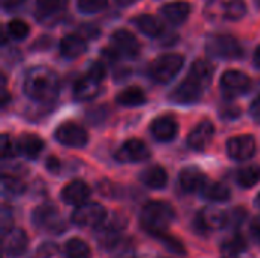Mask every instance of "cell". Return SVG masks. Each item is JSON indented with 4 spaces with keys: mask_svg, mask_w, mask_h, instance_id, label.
<instances>
[{
    "mask_svg": "<svg viewBox=\"0 0 260 258\" xmlns=\"http://www.w3.org/2000/svg\"><path fill=\"white\" fill-rule=\"evenodd\" d=\"M254 64L257 68H260V46L256 49V53H254Z\"/></svg>",
    "mask_w": 260,
    "mask_h": 258,
    "instance_id": "cell-46",
    "label": "cell"
},
{
    "mask_svg": "<svg viewBox=\"0 0 260 258\" xmlns=\"http://www.w3.org/2000/svg\"><path fill=\"white\" fill-rule=\"evenodd\" d=\"M236 181L244 189H251L260 181V166L251 164L241 169L236 175Z\"/></svg>",
    "mask_w": 260,
    "mask_h": 258,
    "instance_id": "cell-31",
    "label": "cell"
},
{
    "mask_svg": "<svg viewBox=\"0 0 260 258\" xmlns=\"http://www.w3.org/2000/svg\"><path fill=\"white\" fill-rule=\"evenodd\" d=\"M189 76L193 78L204 88H207L213 78V65L206 59H198L197 62H193V65L189 71Z\"/></svg>",
    "mask_w": 260,
    "mask_h": 258,
    "instance_id": "cell-25",
    "label": "cell"
},
{
    "mask_svg": "<svg viewBox=\"0 0 260 258\" xmlns=\"http://www.w3.org/2000/svg\"><path fill=\"white\" fill-rule=\"evenodd\" d=\"M190 14V5L184 0L168 3L161 8V15L171 23V24H181L187 20Z\"/></svg>",
    "mask_w": 260,
    "mask_h": 258,
    "instance_id": "cell-21",
    "label": "cell"
},
{
    "mask_svg": "<svg viewBox=\"0 0 260 258\" xmlns=\"http://www.w3.org/2000/svg\"><path fill=\"white\" fill-rule=\"evenodd\" d=\"M157 239H158L168 249H171L174 254H178V255H184V254H186L184 246H183V243H181L178 239H175V237H172V236H168L166 233H165V234H160Z\"/></svg>",
    "mask_w": 260,
    "mask_h": 258,
    "instance_id": "cell-37",
    "label": "cell"
},
{
    "mask_svg": "<svg viewBox=\"0 0 260 258\" xmlns=\"http://www.w3.org/2000/svg\"><path fill=\"white\" fill-rule=\"evenodd\" d=\"M149 149L148 146L142 141V140H137V138H133V140H128L125 141L117 154H116V160L122 161V163H140V161H145L149 158Z\"/></svg>",
    "mask_w": 260,
    "mask_h": 258,
    "instance_id": "cell-12",
    "label": "cell"
},
{
    "mask_svg": "<svg viewBox=\"0 0 260 258\" xmlns=\"http://www.w3.org/2000/svg\"><path fill=\"white\" fill-rule=\"evenodd\" d=\"M26 0H2L3 9H17L20 8Z\"/></svg>",
    "mask_w": 260,
    "mask_h": 258,
    "instance_id": "cell-45",
    "label": "cell"
},
{
    "mask_svg": "<svg viewBox=\"0 0 260 258\" xmlns=\"http://www.w3.org/2000/svg\"><path fill=\"white\" fill-rule=\"evenodd\" d=\"M229 222V214L219 208L215 207H207L200 211L197 216V228L201 231H212V230H221L227 227Z\"/></svg>",
    "mask_w": 260,
    "mask_h": 258,
    "instance_id": "cell-13",
    "label": "cell"
},
{
    "mask_svg": "<svg viewBox=\"0 0 260 258\" xmlns=\"http://www.w3.org/2000/svg\"><path fill=\"white\" fill-rule=\"evenodd\" d=\"M8 33L15 40H23L29 33V26L23 20H12L8 23Z\"/></svg>",
    "mask_w": 260,
    "mask_h": 258,
    "instance_id": "cell-35",
    "label": "cell"
},
{
    "mask_svg": "<svg viewBox=\"0 0 260 258\" xmlns=\"http://www.w3.org/2000/svg\"><path fill=\"white\" fill-rule=\"evenodd\" d=\"M12 230V213L8 207H3L2 210V236Z\"/></svg>",
    "mask_w": 260,
    "mask_h": 258,
    "instance_id": "cell-40",
    "label": "cell"
},
{
    "mask_svg": "<svg viewBox=\"0 0 260 258\" xmlns=\"http://www.w3.org/2000/svg\"><path fill=\"white\" fill-rule=\"evenodd\" d=\"M184 65V58L178 53H166L161 55L160 58H157L151 67H149V73L151 76L158 81V82H171L178 71L183 68Z\"/></svg>",
    "mask_w": 260,
    "mask_h": 258,
    "instance_id": "cell-5",
    "label": "cell"
},
{
    "mask_svg": "<svg viewBox=\"0 0 260 258\" xmlns=\"http://www.w3.org/2000/svg\"><path fill=\"white\" fill-rule=\"evenodd\" d=\"M87 50V43L82 36L79 35H66L62 40H61V44H59V52L62 56L66 58H78L81 56L84 52Z\"/></svg>",
    "mask_w": 260,
    "mask_h": 258,
    "instance_id": "cell-22",
    "label": "cell"
},
{
    "mask_svg": "<svg viewBox=\"0 0 260 258\" xmlns=\"http://www.w3.org/2000/svg\"><path fill=\"white\" fill-rule=\"evenodd\" d=\"M250 114L251 117L254 119V122L260 123V96L251 103V108H250Z\"/></svg>",
    "mask_w": 260,
    "mask_h": 258,
    "instance_id": "cell-43",
    "label": "cell"
},
{
    "mask_svg": "<svg viewBox=\"0 0 260 258\" xmlns=\"http://www.w3.org/2000/svg\"><path fill=\"white\" fill-rule=\"evenodd\" d=\"M151 132L158 141H171L175 138V135L178 132V125L174 117L161 116L154 120V123L151 126Z\"/></svg>",
    "mask_w": 260,
    "mask_h": 258,
    "instance_id": "cell-18",
    "label": "cell"
},
{
    "mask_svg": "<svg viewBox=\"0 0 260 258\" xmlns=\"http://www.w3.org/2000/svg\"><path fill=\"white\" fill-rule=\"evenodd\" d=\"M245 217H247V211H245L244 208H235V210L229 214L227 227H229V225H232V227L238 228L239 225H242V224H244Z\"/></svg>",
    "mask_w": 260,
    "mask_h": 258,
    "instance_id": "cell-39",
    "label": "cell"
},
{
    "mask_svg": "<svg viewBox=\"0 0 260 258\" xmlns=\"http://www.w3.org/2000/svg\"><path fill=\"white\" fill-rule=\"evenodd\" d=\"M101 91V81L87 73V76L81 78L73 88V94L78 100H90L96 97Z\"/></svg>",
    "mask_w": 260,
    "mask_h": 258,
    "instance_id": "cell-20",
    "label": "cell"
},
{
    "mask_svg": "<svg viewBox=\"0 0 260 258\" xmlns=\"http://www.w3.org/2000/svg\"><path fill=\"white\" fill-rule=\"evenodd\" d=\"M98 240H99V245L104 248V249H114L119 243H120V233H119V228L116 225H107L104 227L101 231H99V236H98Z\"/></svg>",
    "mask_w": 260,
    "mask_h": 258,
    "instance_id": "cell-32",
    "label": "cell"
},
{
    "mask_svg": "<svg viewBox=\"0 0 260 258\" xmlns=\"http://www.w3.org/2000/svg\"><path fill=\"white\" fill-rule=\"evenodd\" d=\"M66 258H90V248L81 239H70L64 246Z\"/></svg>",
    "mask_w": 260,
    "mask_h": 258,
    "instance_id": "cell-33",
    "label": "cell"
},
{
    "mask_svg": "<svg viewBox=\"0 0 260 258\" xmlns=\"http://www.w3.org/2000/svg\"><path fill=\"white\" fill-rule=\"evenodd\" d=\"M2 186H3L5 193L12 195V196H18V195L24 193V190H26L24 182L20 181L18 178H14V176H3Z\"/></svg>",
    "mask_w": 260,
    "mask_h": 258,
    "instance_id": "cell-34",
    "label": "cell"
},
{
    "mask_svg": "<svg viewBox=\"0 0 260 258\" xmlns=\"http://www.w3.org/2000/svg\"><path fill=\"white\" fill-rule=\"evenodd\" d=\"M55 138L61 144L69 148H84L88 143V135L85 129L72 122L61 125L55 132Z\"/></svg>",
    "mask_w": 260,
    "mask_h": 258,
    "instance_id": "cell-9",
    "label": "cell"
},
{
    "mask_svg": "<svg viewBox=\"0 0 260 258\" xmlns=\"http://www.w3.org/2000/svg\"><path fill=\"white\" fill-rule=\"evenodd\" d=\"M32 224L35 228L47 233H61L64 222L59 216V211L56 207L50 204L40 205L32 213Z\"/></svg>",
    "mask_w": 260,
    "mask_h": 258,
    "instance_id": "cell-7",
    "label": "cell"
},
{
    "mask_svg": "<svg viewBox=\"0 0 260 258\" xmlns=\"http://www.w3.org/2000/svg\"><path fill=\"white\" fill-rule=\"evenodd\" d=\"M250 234H251V237L260 243V216L259 217H256L253 222H251V225H250Z\"/></svg>",
    "mask_w": 260,
    "mask_h": 258,
    "instance_id": "cell-42",
    "label": "cell"
},
{
    "mask_svg": "<svg viewBox=\"0 0 260 258\" xmlns=\"http://www.w3.org/2000/svg\"><path fill=\"white\" fill-rule=\"evenodd\" d=\"M46 167H47V170H49V172L56 173V172L61 169V163H59V160H56L55 157H50V158H47Z\"/></svg>",
    "mask_w": 260,
    "mask_h": 258,
    "instance_id": "cell-44",
    "label": "cell"
},
{
    "mask_svg": "<svg viewBox=\"0 0 260 258\" xmlns=\"http://www.w3.org/2000/svg\"><path fill=\"white\" fill-rule=\"evenodd\" d=\"M88 75H91V76L98 78L99 81H102L105 78V67L101 62H93L90 70H88Z\"/></svg>",
    "mask_w": 260,
    "mask_h": 258,
    "instance_id": "cell-41",
    "label": "cell"
},
{
    "mask_svg": "<svg viewBox=\"0 0 260 258\" xmlns=\"http://www.w3.org/2000/svg\"><path fill=\"white\" fill-rule=\"evenodd\" d=\"M206 182H207V176L197 167H186L180 173V187L186 193L201 192Z\"/></svg>",
    "mask_w": 260,
    "mask_h": 258,
    "instance_id": "cell-17",
    "label": "cell"
},
{
    "mask_svg": "<svg viewBox=\"0 0 260 258\" xmlns=\"http://www.w3.org/2000/svg\"><path fill=\"white\" fill-rule=\"evenodd\" d=\"M140 181L146 187L158 190V189H163L168 184V173L160 166H151V167H148L146 170L142 172Z\"/></svg>",
    "mask_w": 260,
    "mask_h": 258,
    "instance_id": "cell-24",
    "label": "cell"
},
{
    "mask_svg": "<svg viewBox=\"0 0 260 258\" xmlns=\"http://www.w3.org/2000/svg\"><path fill=\"white\" fill-rule=\"evenodd\" d=\"M17 143H18L20 154H23L29 160H35L41 154V151L44 148L43 140L38 135H34V134H24V135H21Z\"/></svg>",
    "mask_w": 260,
    "mask_h": 258,
    "instance_id": "cell-23",
    "label": "cell"
},
{
    "mask_svg": "<svg viewBox=\"0 0 260 258\" xmlns=\"http://www.w3.org/2000/svg\"><path fill=\"white\" fill-rule=\"evenodd\" d=\"M247 240L245 237L236 234L230 239H227L222 245H221V252L222 258H238L242 252L247 251Z\"/></svg>",
    "mask_w": 260,
    "mask_h": 258,
    "instance_id": "cell-28",
    "label": "cell"
},
{
    "mask_svg": "<svg viewBox=\"0 0 260 258\" xmlns=\"http://www.w3.org/2000/svg\"><path fill=\"white\" fill-rule=\"evenodd\" d=\"M213 134H215V128H213L212 122L204 120L190 132V135L187 137V144H189V148H192L195 151H201L212 141Z\"/></svg>",
    "mask_w": 260,
    "mask_h": 258,
    "instance_id": "cell-19",
    "label": "cell"
},
{
    "mask_svg": "<svg viewBox=\"0 0 260 258\" xmlns=\"http://www.w3.org/2000/svg\"><path fill=\"white\" fill-rule=\"evenodd\" d=\"M107 219V210L96 202H84L72 213V222L76 227H101Z\"/></svg>",
    "mask_w": 260,
    "mask_h": 258,
    "instance_id": "cell-6",
    "label": "cell"
},
{
    "mask_svg": "<svg viewBox=\"0 0 260 258\" xmlns=\"http://www.w3.org/2000/svg\"><path fill=\"white\" fill-rule=\"evenodd\" d=\"M69 0H37V11L38 15L43 18H50L58 15L67 8Z\"/></svg>",
    "mask_w": 260,
    "mask_h": 258,
    "instance_id": "cell-29",
    "label": "cell"
},
{
    "mask_svg": "<svg viewBox=\"0 0 260 258\" xmlns=\"http://www.w3.org/2000/svg\"><path fill=\"white\" fill-rule=\"evenodd\" d=\"M117 102L123 106H139L146 103V94L139 87H129L117 96Z\"/></svg>",
    "mask_w": 260,
    "mask_h": 258,
    "instance_id": "cell-30",
    "label": "cell"
},
{
    "mask_svg": "<svg viewBox=\"0 0 260 258\" xmlns=\"http://www.w3.org/2000/svg\"><path fill=\"white\" fill-rule=\"evenodd\" d=\"M256 5H257V6L260 8V0H256Z\"/></svg>",
    "mask_w": 260,
    "mask_h": 258,
    "instance_id": "cell-49",
    "label": "cell"
},
{
    "mask_svg": "<svg viewBox=\"0 0 260 258\" xmlns=\"http://www.w3.org/2000/svg\"><path fill=\"white\" fill-rule=\"evenodd\" d=\"M108 0H78V8L84 14H94L105 9Z\"/></svg>",
    "mask_w": 260,
    "mask_h": 258,
    "instance_id": "cell-36",
    "label": "cell"
},
{
    "mask_svg": "<svg viewBox=\"0 0 260 258\" xmlns=\"http://www.w3.org/2000/svg\"><path fill=\"white\" fill-rule=\"evenodd\" d=\"M247 6L244 0H209L206 15L215 21H235L245 15Z\"/></svg>",
    "mask_w": 260,
    "mask_h": 258,
    "instance_id": "cell-3",
    "label": "cell"
},
{
    "mask_svg": "<svg viewBox=\"0 0 260 258\" xmlns=\"http://www.w3.org/2000/svg\"><path fill=\"white\" fill-rule=\"evenodd\" d=\"M2 245H3V251L6 257L17 258L26 252L29 239H27V234L21 228H12L3 234Z\"/></svg>",
    "mask_w": 260,
    "mask_h": 258,
    "instance_id": "cell-11",
    "label": "cell"
},
{
    "mask_svg": "<svg viewBox=\"0 0 260 258\" xmlns=\"http://www.w3.org/2000/svg\"><path fill=\"white\" fill-rule=\"evenodd\" d=\"M2 157L3 158H11V157H15L17 154H20L18 151V143H15L8 134H3L2 135Z\"/></svg>",
    "mask_w": 260,
    "mask_h": 258,
    "instance_id": "cell-38",
    "label": "cell"
},
{
    "mask_svg": "<svg viewBox=\"0 0 260 258\" xmlns=\"http://www.w3.org/2000/svg\"><path fill=\"white\" fill-rule=\"evenodd\" d=\"M256 202H257V205L260 207V193H259V196H257V201H256Z\"/></svg>",
    "mask_w": 260,
    "mask_h": 258,
    "instance_id": "cell-48",
    "label": "cell"
},
{
    "mask_svg": "<svg viewBox=\"0 0 260 258\" xmlns=\"http://www.w3.org/2000/svg\"><path fill=\"white\" fill-rule=\"evenodd\" d=\"M250 78L239 70H229L221 78V88L225 97H236L248 91Z\"/></svg>",
    "mask_w": 260,
    "mask_h": 258,
    "instance_id": "cell-8",
    "label": "cell"
},
{
    "mask_svg": "<svg viewBox=\"0 0 260 258\" xmlns=\"http://www.w3.org/2000/svg\"><path fill=\"white\" fill-rule=\"evenodd\" d=\"M201 195L203 198L213 202H225L230 199V189L222 182H213L207 179V182L201 190Z\"/></svg>",
    "mask_w": 260,
    "mask_h": 258,
    "instance_id": "cell-26",
    "label": "cell"
},
{
    "mask_svg": "<svg viewBox=\"0 0 260 258\" xmlns=\"http://www.w3.org/2000/svg\"><path fill=\"white\" fill-rule=\"evenodd\" d=\"M119 5H122V6H129V5H133V3H136V2H139V0H116Z\"/></svg>",
    "mask_w": 260,
    "mask_h": 258,
    "instance_id": "cell-47",
    "label": "cell"
},
{
    "mask_svg": "<svg viewBox=\"0 0 260 258\" xmlns=\"http://www.w3.org/2000/svg\"><path fill=\"white\" fill-rule=\"evenodd\" d=\"M134 23L136 26L148 36H158L161 32H163V26L161 23L154 17V15H149V14H142V15H137L134 18Z\"/></svg>",
    "mask_w": 260,
    "mask_h": 258,
    "instance_id": "cell-27",
    "label": "cell"
},
{
    "mask_svg": "<svg viewBox=\"0 0 260 258\" xmlns=\"http://www.w3.org/2000/svg\"><path fill=\"white\" fill-rule=\"evenodd\" d=\"M207 53L222 59H239L244 56L241 43L232 35H212L206 43Z\"/></svg>",
    "mask_w": 260,
    "mask_h": 258,
    "instance_id": "cell-4",
    "label": "cell"
},
{
    "mask_svg": "<svg viewBox=\"0 0 260 258\" xmlns=\"http://www.w3.org/2000/svg\"><path fill=\"white\" fill-rule=\"evenodd\" d=\"M23 90L32 100L49 103L53 102L59 93V81L53 70L47 67H34L26 73Z\"/></svg>",
    "mask_w": 260,
    "mask_h": 258,
    "instance_id": "cell-1",
    "label": "cell"
},
{
    "mask_svg": "<svg viewBox=\"0 0 260 258\" xmlns=\"http://www.w3.org/2000/svg\"><path fill=\"white\" fill-rule=\"evenodd\" d=\"M204 87L201 84H198L193 78H190L187 75L186 81H183L171 94V100L180 105H189V103H195L201 99L203 93H204Z\"/></svg>",
    "mask_w": 260,
    "mask_h": 258,
    "instance_id": "cell-10",
    "label": "cell"
},
{
    "mask_svg": "<svg viewBox=\"0 0 260 258\" xmlns=\"http://www.w3.org/2000/svg\"><path fill=\"white\" fill-rule=\"evenodd\" d=\"M175 217L174 208L163 201H152L148 202L140 214V225L142 228L154 237L165 234L168 227L172 224Z\"/></svg>",
    "mask_w": 260,
    "mask_h": 258,
    "instance_id": "cell-2",
    "label": "cell"
},
{
    "mask_svg": "<svg viewBox=\"0 0 260 258\" xmlns=\"http://www.w3.org/2000/svg\"><path fill=\"white\" fill-rule=\"evenodd\" d=\"M256 149H257V144L251 135H238V137L230 138L227 143L229 155L238 161L250 160L256 154Z\"/></svg>",
    "mask_w": 260,
    "mask_h": 258,
    "instance_id": "cell-14",
    "label": "cell"
},
{
    "mask_svg": "<svg viewBox=\"0 0 260 258\" xmlns=\"http://www.w3.org/2000/svg\"><path fill=\"white\" fill-rule=\"evenodd\" d=\"M111 43H113V49L119 55L126 56V58L136 56L140 49L137 38L129 30H125V29L116 30L111 36Z\"/></svg>",
    "mask_w": 260,
    "mask_h": 258,
    "instance_id": "cell-15",
    "label": "cell"
},
{
    "mask_svg": "<svg viewBox=\"0 0 260 258\" xmlns=\"http://www.w3.org/2000/svg\"><path fill=\"white\" fill-rule=\"evenodd\" d=\"M90 193H91L90 187H88L84 181L76 179V181L69 182V184L62 189V192H61V199H62V202L67 204V205H75V207H78V205L84 204V202L88 199Z\"/></svg>",
    "mask_w": 260,
    "mask_h": 258,
    "instance_id": "cell-16",
    "label": "cell"
}]
</instances>
